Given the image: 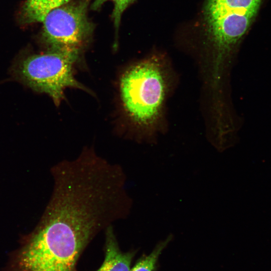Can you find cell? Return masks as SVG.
Listing matches in <instances>:
<instances>
[{
	"mask_svg": "<svg viewBox=\"0 0 271 271\" xmlns=\"http://www.w3.org/2000/svg\"><path fill=\"white\" fill-rule=\"evenodd\" d=\"M79 51H54L28 56L14 67L17 78L36 91L45 93L58 106L65 99L64 91L74 88L89 90L75 78L73 67Z\"/></svg>",
	"mask_w": 271,
	"mask_h": 271,
	"instance_id": "3957f363",
	"label": "cell"
},
{
	"mask_svg": "<svg viewBox=\"0 0 271 271\" xmlns=\"http://www.w3.org/2000/svg\"><path fill=\"white\" fill-rule=\"evenodd\" d=\"M135 0H95L91 5L93 10L99 9L105 3L111 1L114 5L112 14V18L116 34L118 33L123 12Z\"/></svg>",
	"mask_w": 271,
	"mask_h": 271,
	"instance_id": "ba28073f",
	"label": "cell"
},
{
	"mask_svg": "<svg viewBox=\"0 0 271 271\" xmlns=\"http://www.w3.org/2000/svg\"><path fill=\"white\" fill-rule=\"evenodd\" d=\"M105 234V257L96 271H130L134 252L120 249L112 225L106 228Z\"/></svg>",
	"mask_w": 271,
	"mask_h": 271,
	"instance_id": "5b68a950",
	"label": "cell"
},
{
	"mask_svg": "<svg viewBox=\"0 0 271 271\" xmlns=\"http://www.w3.org/2000/svg\"><path fill=\"white\" fill-rule=\"evenodd\" d=\"M164 68L156 57L139 61L126 69L119 81V94L124 114L142 130L159 121L167 92Z\"/></svg>",
	"mask_w": 271,
	"mask_h": 271,
	"instance_id": "6da1fadb",
	"label": "cell"
},
{
	"mask_svg": "<svg viewBox=\"0 0 271 271\" xmlns=\"http://www.w3.org/2000/svg\"><path fill=\"white\" fill-rule=\"evenodd\" d=\"M70 0H27L23 7L22 17L27 23L43 22L52 10Z\"/></svg>",
	"mask_w": 271,
	"mask_h": 271,
	"instance_id": "8992f818",
	"label": "cell"
},
{
	"mask_svg": "<svg viewBox=\"0 0 271 271\" xmlns=\"http://www.w3.org/2000/svg\"><path fill=\"white\" fill-rule=\"evenodd\" d=\"M262 0H207L204 16L213 52L211 80H222L227 58L248 30Z\"/></svg>",
	"mask_w": 271,
	"mask_h": 271,
	"instance_id": "7a4b0ae2",
	"label": "cell"
},
{
	"mask_svg": "<svg viewBox=\"0 0 271 271\" xmlns=\"http://www.w3.org/2000/svg\"><path fill=\"white\" fill-rule=\"evenodd\" d=\"M91 0H79L50 12L43 23V37L54 51H80L93 27L87 16Z\"/></svg>",
	"mask_w": 271,
	"mask_h": 271,
	"instance_id": "277c9868",
	"label": "cell"
},
{
	"mask_svg": "<svg viewBox=\"0 0 271 271\" xmlns=\"http://www.w3.org/2000/svg\"><path fill=\"white\" fill-rule=\"evenodd\" d=\"M170 239L169 237L158 244L149 255L142 257L130 271H155L159 256Z\"/></svg>",
	"mask_w": 271,
	"mask_h": 271,
	"instance_id": "52a82bcc",
	"label": "cell"
}]
</instances>
